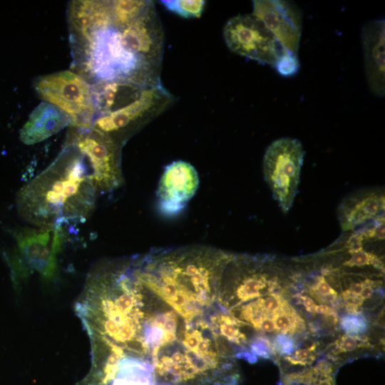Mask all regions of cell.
I'll list each match as a JSON object with an SVG mask.
<instances>
[{
    "label": "cell",
    "mask_w": 385,
    "mask_h": 385,
    "mask_svg": "<svg viewBox=\"0 0 385 385\" xmlns=\"http://www.w3.org/2000/svg\"><path fill=\"white\" fill-rule=\"evenodd\" d=\"M69 116L56 106L42 101L31 113L19 133L21 141L34 145L70 125Z\"/></svg>",
    "instance_id": "5bb4252c"
},
{
    "label": "cell",
    "mask_w": 385,
    "mask_h": 385,
    "mask_svg": "<svg viewBox=\"0 0 385 385\" xmlns=\"http://www.w3.org/2000/svg\"><path fill=\"white\" fill-rule=\"evenodd\" d=\"M63 229L24 228L15 235L16 246L9 257L12 277L20 281L34 273L52 279L57 272V255L63 242Z\"/></svg>",
    "instance_id": "3957f363"
},
{
    "label": "cell",
    "mask_w": 385,
    "mask_h": 385,
    "mask_svg": "<svg viewBox=\"0 0 385 385\" xmlns=\"http://www.w3.org/2000/svg\"><path fill=\"white\" fill-rule=\"evenodd\" d=\"M342 329L348 334L359 336L366 332L368 324L366 319L359 315H347L342 318L340 322Z\"/></svg>",
    "instance_id": "44dd1931"
},
{
    "label": "cell",
    "mask_w": 385,
    "mask_h": 385,
    "mask_svg": "<svg viewBox=\"0 0 385 385\" xmlns=\"http://www.w3.org/2000/svg\"><path fill=\"white\" fill-rule=\"evenodd\" d=\"M38 96L65 112L70 126L79 130L93 128L96 112L91 86L77 73L62 71L44 75L34 84Z\"/></svg>",
    "instance_id": "277c9868"
},
{
    "label": "cell",
    "mask_w": 385,
    "mask_h": 385,
    "mask_svg": "<svg viewBox=\"0 0 385 385\" xmlns=\"http://www.w3.org/2000/svg\"><path fill=\"white\" fill-rule=\"evenodd\" d=\"M73 143L88 158L98 194L112 192L122 185L120 147L113 136L91 128L80 130Z\"/></svg>",
    "instance_id": "8992f818"
},
{
    "label": "cell",
    "mask_w": 385,
    "mask_h": 385,
    "mask_svg": "<svg viewBox=\"0 0 385 385\" xmlns=\"http://www.w3.org/2000/svg\"><path fill=\"white\" fill-rule=\"evenodd\" d=\"M84 155L72 143L18 192L16 207L26 222L43 228L63 229L82 222L98 195Z\"/></svg>",
    "instance_id": "6da1fadb"
},
{
    "label": "cell",
    "mask_w": 385,
    "mask_h": 385,
    "mask_svg": "<svg viewBox=\"0 0 385 385\" xmlns=\"http://www.w3.org/2000/svg\"><path fill=\"white\" fill-rule=\"evenodd\" d=\"M304 156L300 141L291 138L277 139L266 149L262 163L265 180L284 213L291 209L297 193Z\"/></svg>",
    "instance_id": "5b68a950"
},
{
    "label": "cell",
    "mask_w": 385,
    "mask_h": 385,
    "mask_svg": "<svg viewBox=\"0 0 385 385\" xmlns=\"http://www.w3.org/2000/svg\"><path fill=\"white\" fill-rule=\"evenodd\" d=\"M314 292L316 294H319L322 297H335L337 295V292L330 287L323 276H320L317 279L314 285Z\"/></svg>",
    "instance_id": "484cf974"
},
{
    "label": "cell",
    "mask_w": 385,
    "mask_h": 385,
    "mask_svg": "<svg viewBox=\"0 0 385 385\" xmlns=\"http://www.w3.org/2000/svg\"><path fill=\"white\" fill-rule=\"evenodd\" d=\"M252 15L258 19L288 51L297 54L302 36V13L291 1H252Z\"/></svg>",
    "instance_id": "30bf717a"
},
{
    "label": "cell",
    "mask_w": 385,
    "mask_h": 385,
    "mask_svg": "<svg viewBox=\"0 0 385 385\" xmlns=\"http://www.w3.org/2000/svg\"><path fill=\"white\" fill-rule=\"evenodd\" d=\"M315 313L325 314L327 316H335L336 313L331 307L325 304L317 305L314 309Z\"/></svg>",
    "instance_id": "4316f807"
},
{
    "label": "cell",
    "mask_w": 385,
    "mask_h": 385,
    "mask_svg": "<svg viewBox=\"0 0 385 385\" xmlns=\"http://www.w3.org/2000/svg\"><path fill=\"white\" fill-rule=\"evenodd\" d=\"M174 96L159 81L143 88L137 99L115 111L101 115L93 128L111 135L156 117L173 102Z\"/></svg>",
    "instance_id": "ba28073f"
},
{
    "label": "cell",
    "mask_w": 385,
    "mask_h": 385,
    "mask_svg": "<svg viewBox=\"0 0 385 385\" xmlns=\"http://www.w3.org/2000/svg\"><path fill=\"white\" fill-rule=\"evenodd\" d=\"M84 41L87 67L98 82L120 81L146 86L160 81V72L125 48L118 29H99Z\"/></svg>",
    "instance_id": "7a4b0ae2"
},
{
    "label": "cell",
    "mask_w": 385,
    "mask_h": 385,
    "mask_svg": "<svg viewBox=\"0 0 385 385\" xmlns=\"http://www.w3.org/2000/svg\"><path fill=\"white\" fill-rule=\"evenodd\" d=\"M144 87L128 81L98 82L91 86L96 110L103 115L121 108L137 99Z\"/></svg>",
    "instance_id": "2e32d148"
},
{
    "label": "cell",
    "mask_w": 385,
    "mask_h": 385,
    "mask_svg": "<svg viewBox=\"0 0 385 385\" xmlns=\"http://www.w3.org/2000/svg\"><path fill=\"white\" fill-rule=\"evenodd\" d=\"M384 19L368 22L361 31L366 78L371 92L378 97L385 93Z\"/></svg>",
    "instance_id": "4fadbf2b"
},
{
    "label": "cell",
    "mask_w": 385,
    "mask_h": 385,
    "mask_svg": "<svg viewBox=\"0 0 385 385\" xmlns=\"http://www.w3.org/2000/svg\"><path fill=\"white\" fill-rule=\"evenodd\" d=\"M349 253L351 255V257L343 264L349 267L371 265L376 267L382 266L381 261L376 255L364 250L363 247Z\"/></svg>",
    "instance_id": "ffe728a7"
},
{
    "label": "cell",
    "mask_w": 385,
    "mask_h": 385,
    "mask_svg": "<svg viewBox=\"0 0 385 385\" xmlns=\"http://www.w3.org/2000/svg\"><path fill=\"white\" fill-rule=\"evenodd\" d=\"M160 2L167 9L184 18L200 17L205 4L202 0H165Z\"/></svg>",
    "instance_id": "d6986e66"
},
{
    "label": "cell",
    "mask_w": 385,
    "mask_h": 385,
    "mask_svg": "<svg viewBox=\"0 0 385 385\" xmlns=\"http://www.w3.org/2000/svg\"><path fill=\"white\" fill-rule=\"evenodd\" d=\"M299 68V63L297 54L289 51H286L282 55L274 67L280 75L286 77L295 74Z\"/></svg>",
    "instance_id": "7402d4cb"
},
{
    "label": "cell",
    "mask_w": 385,
    "mask_h": 385,
    "mask_svg": "<svg viewBox=\"0 0 385 385\" xmlns=\"http://www.w3.org/2000/svg\"><path fill=\"white\" fill-rule=\"evenodd\" d=\"M152 1H111V26L120 29L139 17Z\"/></svg>",
    "instance_id": "e0dca14e"
},
{
    "label": "cell",
    "mask_w": 385,
    "mask_h": 385,
    "mask_svg": "<svg viewBox=\"0 0 385 385\" xmlns=\"http://www.w3.org/2000/svg\"><path fill=\"white\" fill-rule=\"evenodd\" d=\"M272 319L275 330L283 334H293L304 326L303 320L287 302L272 316Z\"/></svg>",
    "instance_id": "ac0fdd59"
},
{
    "label": "cell",
    "mask_w": 385,
    "mask_h": 385,
    "mask_svg": "<svg viewBox=\"0 0 385 385\" xmlns=\"http://www.w3.org/2000/svg\"><path fill=\"white\" fill-rule=\"evenodd\" d=\"M314 349L315 345L308 349H300L297 350L293 356H286L284 359L293 365L309 364L314 360Z\"/></svg>",
    "instance_id": "cb8c5ba5"
},
{
    "label": "cell",
    "mask_w": 385,
    "mask_h": 385,
    "mask_svg": "<svg viewBox=\"0 0 385 385\" xmlns=\"http://www.w3.org/2000/svg\"><path fill=\"white\" fill-rule=\"evenodd\" d=\"M384 214V192L382 188H368L344 198L337 210L344 232H351Z\"/></svg>",
    "instance_id": "7c38bea8"
},
{
    "label": "cell",
    "mask_w": 385,
    "mask_h": 385,
    "mask_svg": "<svg viewBox=\"0 0 385 385\" xmlns=\"http://www.w3.org/2000/svg\"><path fill=\"white\" fill-rule=\"evenodd\" d=\"M111 1H75L70 9L72 28L83 41L96 30L111 26Z\"/></svg>",
    "instance_id": "9a60e30c"
},
{
    "label": "cell",
    "mask_w": 385,
    "mask_h": 385,
    "mask_svg": "<svg viewBox=\"0 0 385 385\" xmlns=\"http://www.w3.org/2000/svg\"><path fill=\"white\" fill-rule=\"evenodd\" d=\"M299 299H301L304 307L309 312H314V309L317 305L310 297L307 296H300Z\"/></svg>",
    "instance_id": "83f0119b"
},
{
    "label": "cell",
    "mask_w": 385,
    "mask_h": 385,
    "mask_svg": "<svg viewBox=\"0 0 385 385\" xmlns=\"http://www.w3.org/2000/svg\"><path fill=\"white\" fill-rule=\"evenodd\" d=\"M274 346L278 351L282 354H290L294 349L292 339L284 334H279L275 338Z\"/></svg>",
    "instance_id": "d4e9b609"
},
{
    "label": "cell",
    "mask_w": 385,
    "mask_h": 385,
    "mask_svg": "<svg viewBox=\"0 0 385 385\" xmlns=\"http://www.w3.org/2000/svg\"><path fill=\"white\" fill-rule=\"evenodd\" d=\"M198 185V174L191 164L183 160L168 164L158 183V210L166 216L179 214L194 196Z\"/></svg>",
    "instance_id": "8fae6325"
},
{
    "label": "cell",
    "mask_w": 385,
    "mask_h": 385,
    "mask_svg": "<svg viewBox=\"0 0 385 385\" xmlns=\"http://www.w3.org/2000/svg\"><path fill=\"white\" fill-rule=\"evenodd\" d=\"M223 37L232 52L273 67L288 51L252 14H240L230 19L224 26Z\"/></svg>",
    "instance_id": "52a82bcc"
},
{
    "label": "cell",
    "mask_w": 385,
    "mask_h": 385,
    "mask_svg": "<svg viewBox=\"0 0 385 385\" xmlns=\"http://www.w3.org/2000/svg\"><path fill=\"white\" fill-rule=\"evenodd\" d=\"M366 341L359 336L344 335L336 342L338 352L353 351L360 347L366 346Z\"/></svg>",
    "instance_id": "603a6c76"
},
{
    "label": "cell",
    "mask_w": 385,
    "mask_h": 385,
    "mask_svg": "<svg viewBox=\"0 0 385 385\" xmlns=\"http://www.w3.org/2000/svg\"><path fill=\"white\" fill-rule=\"evenodd\" d=\"M119 31L125 48L160 72L164 35L154 2L151 1L139 17Z\"/></svg>",
    "instance_id": "9c48e42d"
}]
</instances>
